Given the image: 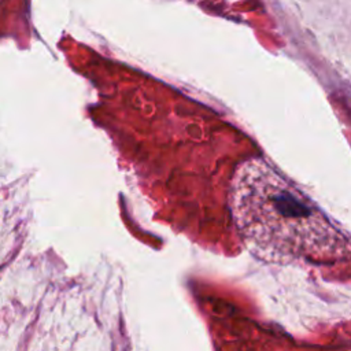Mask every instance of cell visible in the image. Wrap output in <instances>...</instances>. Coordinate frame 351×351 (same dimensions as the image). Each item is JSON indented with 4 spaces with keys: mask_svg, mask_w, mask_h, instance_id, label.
Returning a JSON list of instances; mask_svg holds the SVG:
<instances>
[{
    "mask_svg": "<svg viewBox=\"0 0 351 351\" xmlns=\"http://www.w3.org/2000/svg\"><path fill=\"white\" fill-rule=\"evenodd\" d=\"M232 208L244 244L280 265H328L348 258L346 234L303 191L265 163L233 178Z\"/></svg>",
    "mask_w": 351,
    "mask_h": 351,
    "instance_id": "obj_1",
    "label": "cell"
}]
</instances>
